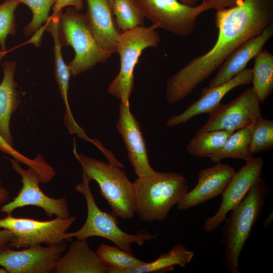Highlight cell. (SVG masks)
<instances>
[{"instance_id": "1", "label": "cell", "mask_w": 273, "mask_h": 273, "mask_svg": "<svg viewBox=\"0 0 273 273\" xmlns=\"http://www.w3.org/2000/svg\"><path fill=\"white\" fill-rule=\"evenodd\" d=\"M218 36L207 53L197 56L169 78L165 98L174 105L190 95L249 39L273 23V0H243L238 6L216 11Z\"/></svg>"}, {"instance_id": "2", "label": "cell", "mask_w": 273, "mask_h": 273, "mask_svg": "<svg viewBox=\"0 0 273 273\" xmlns=\"http://www.w3.org/2000/svg\"><path fill=\"white\" fill-rule=\"evenodd\" d=\"M269 193L264 179L260 177L224 220L221 237L224 247L222 264L230 273L239 272L240 256Z\"/></svg>"}, {"instance_id": "3", "label": "cell", "mask_w": 273, "mask_h": 273, "mask_svg": "<svg viewBox=\"0 0 273 273\" xmlns=\"http://www.w3.org/2000/svg\"><path fill=\"white\" fill-rule=\"evenodd\" d=\"M134 208L141 220L160 221L188 192L187 179L173 172H158L134 182Z\"/></svg>"}, {"instance_id": "4", "label": "cell", "mask_w": 273, "mask_h": 273, "mask_svg": "<svg viewBox=\"0 0 273 273\" xmlns=\"http://www.w3.org/2000/svg\"><path fill=\"white\" fill-rule=\"evenodd\" d=\"M90 180L82 173V181L77 184L75 190L82 194L86 201L87 216L82 227L77 231L66 233L65 240L75 237L77 240H85L91 237H99L108 240L118 248L134 255L131 247L132 243L142 246L146 241L156 238L157 234L139 230L136 234H128L118 226L117 217L112 213L102 211L97 205L92 193Z\"/></svg>"}, {"instance_id": "5", "label": "cell", "mask_w": 273, "mask_h": 273, "mask_svg": "<svg viewBox=\"0 0 273 273\" xmlns=\"http://www.w3.org/2000/svg\"><path fill=\"white\" fill-rule=\"evenodd\" d=\"M73 152L82 167V173L98 184L111 213L122 219L132 218L135 215L134 185L122 168L78 154L75 145Z\"/></svg>"}, {"instance_id": "6", "label": "cell", "mask_w": 273, "mask_h": 273, "mask_svg": "<svg viewBox=\"0 0 273 273\" xmlns=\"http://www.w3.org/2000/svg\"><path fill=\"white\" fill-rule=\"evenodd\" d=\"M59 35L62 46H71L75 53L68 66L71 76H75L104 63L111 56L103 49L94 35L86 14L73 7L62 12L59 19Z\"/></svg>"}, {"instance_id": "7", "label": "cell", "mask_w": 273, "mask_h": 273, "mask_svg": "<svg viewBox=\"0 0 273 273\" xmlns=\"http://www.w3.org/2000/svg\"><path fill=\"white\" fill-rule=\"evenodd\" d=\"M159 25L153 24L122 32L117 43V53L120 67L118 74L108 87V93L119 99L129 101L134 85V70L143 52L149 47H157L161 41L155 30Z\"/></svg>"}, {"instance_id": "8", "label": "cell", "mask_w": 273, "mask_h": 273, "mask_svg": "<svg viewBox=\"0 0 273 273\" xmlns=\"http://www.w3.org/2000/svg\"><path fill=\"white\" fill-rule=\"evenodd\" d=\"M145 17L172 34L184 37L194 30L198 16L210 10L202 2L195 6L178 0H132Z\"/></svg>"}, {"instance_id": "9", "label": "cell", "mask_w": 273, "mask_h": 273, "mask_svg": "<svg viewBox=\"0 0 273 273\" xmlns=\"http://www.w3.org/2000/svg\"><path fill=\"white\" fill-rule=\"evenodd\" d=\"M76 219V216L65 218L56 217L51 220L43 221L7 214L5 218H0V229L12 233L13 238L10 244L12 249L42 244L55 245L65 240L67 231Z\"/></svg>"}, {"instance_id": "10", "label": "cell", "mask_w": 273, "mask_h": 273, "mask_svg": "<svg viewBox=\"0 0 273 273\" xmlns=\"http://www.w3.org/2000/svg\"><path fill=\"white\" fill-rule=\"evenodd\" d=\"M8 160L13 169L21 176L22 186L13 200L1 207V212L11 214L17 208L33 206L42 209L49 217L54 215L63 218L69 217L68 205L65 198L49 197L40 189L41 178L34 169L30 167L24 169L13 158Z\"/></svg>"}, {"instance_id": "11", "label": "cell", "mask_w": 273, "mask_h": 273, "mask_svg": "<svg viewBox=\"0 0 273 273\" xmlns=\"http://www.w3.org/2000/svg\"><path fill=\"white\" fill-rule=\"evenodd\" d=\"M260 101L252 87L245 90L236 99L225 104H220L209 114L207 122L198 132L215 130L235 131L251 127L261 117Z\"/></svg>"}, {"instance_id": "12", "label": "cell", "mask_w": 273, "mask_h": 273, "mask_svg": "<svg viewBox=\"0 0 273 273\" xmlns=\"http://www.w3.org/2000/svg\"><path fill=\"white\" fill-rule=\"evenodd\" d=\"M66 249L64 241L48 246L39 244L20 250L10 249L0 252V267L8 273H52Z\"/></svg>"}, {"instance_id": "13", "label": "cell", "mask_w": 273, "mask_h": 273, "mask_svg": "<svg viewBox=\"0 0 273 273\" xmlns=\"http://www.w3.org/2000/svg\"><path fill=\"white\" fill-rule=\"evenodd\" d=\"M263 163L262 157H252L236 172L221 194L222 197L217 211L204 220L203 229L205 232H214L224 222L228 213L242 201L252 186L261 177Z\"/></svg>"}, {"instance_id": "14", "label": "cell", "mask_w": 273, "mask_h": 273, "mask_svg": "<svg viewBox=\"0 0 273 273\" xmlns=\"http://www.w3.org/2000/svg\"><path fill=\"white\" fill-rule=\"evenodd\" d=\"M116 127L127 151L128 159L138 177L155 174L148 155L146 144L140 123L131 112L129 101H120Z\"/></svg>"}, {"instance_id": "15", "label": "cell", "mask_w": 273, "mask_h": 273, "mask_svg": "<svg viewBox=\"0 0 273 273\" xmlns=\"http://www.w3.org/2000/svg\"><path fill=\"white\" fill-rule=\"evenodd\" d=\"M236 172L234 167L220 162L200 169L197 185L177 204V209L184 211L221 195Z\"/></svg>"}, {"instance_id": "16", "label": "cell", "mask_w": 273, "mask_h": 273, "mask_svg": "<svg viewBox=\"0 0 273 273\" xmlns=\"http://www.w3.org/2000/svg\"><path fill=\"white\" fill-rule=\"evenodd\" d=\"M251 69L245 68L230 80L214 87H205L200 98L181 113L170 117L166 122L168 127L185 123L192 118L204 113L209 114L220 104L223 98L233 89L250 84L252 80Z\"/></svg>"}, {"instance_id": "17", "label": "cell", "mask_w": 273, "mask_h": 273, "mask_svg": "<svg viewBox=\"0 0 273 273\" xmlns=\"http://www.w3.org/2000/svg\"><path fill=\"white\" fill-rule=\"evenodd\" d=\"M272 35L273 23L266 26L259 34L242 44L221 65L208 86L222 84L245 69L248 63L263 49Z\"/></svg>"}, {"instance_id": "18", "label": "cell", "mask_w": 273, "mask_h": 273, "mask_svg": "<svg viewBox=\"0 0 273 273\" xmlns=\"http://www.w3.org/2000/svg\"><path fill=\"white\" fill-rule=\"evenodd\" d=\"M84 1L87 8L86 15L98 43L110 53H116L122 32L116 24L110 0Z\"/></svg>"}, {"instance_id": "19", "label": "cell", "mask_w": 273, "mask_h": 273, "mask_svg": "<svg viewBox=\"0 0 273 273\" xmlns=\"http://www.w3.org/2000/svg\"><path fill=\"white\" fill-rule=\"evenodd\" d=\"M109 267L89 247L87 239L70 245L54 268L55 273H109Z\"/></svg>"}, {"instance_id": "20", "label": "cell", "mask_w": 273, "mask_h": 273, "mask_svg": "<svg viewBox=\"0 0 273 273\" xmlns=\"http://www.w3.org/2000/svg\"><path fill=\"white\" fill-rule=\"evenodd\" d=\"M4 75L0 83V135L13 146V138L10 129L12 115L20 104V98L15 80L16 61L3 64Z\"/></svg>"}, {"instance_id": "21", "label": "cell", "mask_w": 273, "mask_h": 273, "mask_svg": "<svg viewBox=\"0 0 273 273\" xmlns=\"http://www.w3.org/2000/svg\"><path fill=\"white\" fill-rule=\"evenodd\" d=\"M50 16L43 25L44 31L49 32L54 41L55 77L65 105L64 120L70 122L74 120L68 102L69 83L71 75L62 54V46L59 35V19L61 13Z\"/></svg>"}, {"instance_id": "22", "label": "cell", "mask_w": 273, "mask_h": 273, "mask_svg": "<svg viewBox=\"0 0 273 273\" xmlns=\"http://www.w3.org/2000/svg\"><path fill=\"white\" fill-rule=\"evenodd\" d=\"M194 252L185 246L177 244L167 253L156 260L138 267L123 270L120 273H163L174 270L175 265L185 267L192 261Z\"/></svg>"}, {"instance_id": "23", "label": "cell", "mask_w": 273, "mask_h": 273, "mask_svg": "<svg viewBox=\"0 0 273 273\" xmlns=\"http://www.w3.org/2000/svg\"><path fill=\"white\" fill-rule=\"evenodd\" d=\"M252 72V88L263 103L273 91V55L263 49L254 58Z\"/></svg>"}, {"instance_id": "24", "label": "cell", "mask_w": 273, "mask_h": 273, "mask_svg": "<svg viewBox=\"0 0 273 273\" xmlns=\"http://www.w3.org/2000/svg\"><path fill=\"white\" fill-rule=\"evenodd\" d=\"M251 128L245 127L233 132L221 148L209 158L217 163L226 158L247 161L252 157L250 150Z\"/></svg>"}, {"instance_id": "25", "label": "cell", "mask_w": 273, "mask_h": 273, "mask_svg": "<svg viewBox=\"0 0 273 273\" xmlns=\"http://www.w3.org/2000/svg\"><path fill=\"white\" fill-rule=\"evenodd\" d=\"M233 132L222 130L197 132L189 141L186 150L192 156L209 158L221 148Z\"/></svg>"}, {"instance_id": "26", "label": "cell", "mask_w": 273, "mask_h": 273, "mask_svg": "<svg viewBox=\"0 0 273 273\" xmlns=\"http://www.w3.org/2000/svg\"><path fill=\"white\" fill-rule=\"evenodd\" d=\"M96 253L109 267V273H120L123 270L141 266L146 263L116 246L102 244L97 248Z\"/></svg>"}, {"instance_id": "27", "label": "cell", "mask_w": 273, "mask_h": 273, "mask_svg": "<svg viewBox=\"0 0 273 273\" xmlns=\"http://www.w3.org/2000/svg\"><path fill=\"white\" fill-rule=\"evenodd\" d=\"M112 12L118 28L123 32L144 23V18L132 0H110Z\"/></svg>"}, {"instance_id": "28", "label": "cell", "mask_w": 273, "mask_h": 273, "mask_svg": "<svg viewBox=\"0 0 273 273\" xmlns=\"http://www.w3.org/2000/svg\"><path fill=\"white\" fill-rule=\"evenodd\" d=\"M273 147V121L261 117L251 128L250 150L252 154L271 149Z\"/></svg>"}, {"instance_id": "29", "label": "cell", "mask_w": 273, "mask_h": 273, "mask_svg": "<svg viewBox=\"0 0 273 273\" xmlns=\"http://www.w3.org/2000/svg\"><path fill=\"white\" fill-rule=\"evenodd\" d=\"M19 4L27 6L31 10L32 18L24 29V34L30 36L43 26L50 18L49 13L55 0H16Z\"/></svg>"}, {"instance_id": "30", "label": "cell", "mask_w": 273, "mask_h": 273, "mask_svg": "<svg viewBox=\"0 0 273 273\" xmlns=\"http://www.w3.org/2000/svg\"><path fill=\"white\" fill-rule=\"evenodd\" d=\"M19 4L16 0H5L0 4V46L3 52L7 51L8 36L16 33L15 12Z\"/></svg>"}, {"instance_id": "31", "label": "cell", "mask_w": 273, "mask_h": 273, "mask_svg": "<svg viewBox=\"0 0 273 273\" xmlns=\"http://www.w3.org/2000/svg\"><path fill=\"white\" fill-rule=\"evenodd\" d=\"M84 0H55L52 7V16L57 15L62 12V9L66 7H72L78 11L81 10L84 6Z\"/></svg>"}, {"instance_id": "32", "label": "cell", "mask_w": 273, "mask_h": 273, "mask_svg": "<svg viewBox=\"0 0 273 273\" xmlns=\"http://www.w3.org/2000/svg\"><path fill=\"white\" fill-rule=\"evenodd\" d=\"M0 151L7 154L20 163H25L27 157L15 150L13 146L8 144L0 135Z\"/></svg>"}, {"instance_id": "33", "label": "cell", "mask_w": 273, "mask_h": 273, "mask_svg": "<svg viewBox=\"0 0 273 273\" xmlns=\"http://www.w3.org/2000/svg\"><path fill=\"white\" fill-rule=\"evenodd\" d=\"M216 11L231 8L239 5L243 0H200Z\"/></svg>"}, {"instance_id": "34", "label": "cell", "mask_w": 273, "mask_h": 273, "mask_svg": "<svg viewBox=\"0 0 273 273\" xmlns=\"http://www.w3.org/2000/svg\"><path fill=\"white\" fill-rule=\"evenodd\" d=\"M13 238L11 232L4 229L0 230V252L12 249L10 244Z\"/></svg>"}, {"instance_id": "35", "label": "cell", "mask_w": 273, "mask_h": 273, "mask_svg": "<svg viewBox=\"0 0 273 273\" xmlns=\"http://www.w3.org/2000/svg\"><path fill=\"white\" fill-rule=\"evenodd\" d=\"M9 191L5 188H0V204L6 203L9 199Z\"/></svg>"}, {"instance_id": "36", "label": "cell", "mask_w": 273, "mask_h": 273, "mask_svg": "<svg viewBox=\"0 0 273 273\" xmlns=\"http://www.w3.org/2000/svg\"><path fill=\"white\" fill-rule=\"evenodd\" d=\"M272 220H273L272 212H271V213H270L267 216V217H266V219H265V220H264L263 224V228H267L269 227L271 223H272Z\"/></svg>"}, {"instance_id": "37", "label": "cell", "mask_w": 273, "mask_h": 273, "mask_svg": "<svg viewBox=\"0 0 273 273\" xmlns=\"http://www.w3.org/2000/svg\"><path fill=\"white\" fill-rule=\"evenodd\" d=\"M179 1L188 6H196L198 0H179Z\"/></svg>"}, {"instance_id": "38", "label": "cell", "mask_w": 273, "mask_h": 273, "mask_svg": "<svg viewBox=\"0 0 273 273\" xmlns=\"http://www.w3.org/2000/svg\"><path fill=\"white\" fill-rule=\"evenodd\" d=\"M0 273H7V272L3 268L0 267Z\"/></svg>"}, {"instance_id": "39", "label": "cell", "mask_w": 273, "mask_h": 273, "mask_svg": "<svg viewBox=\"0 0 273 273\" xmlns=\"http://www.w3.org/2000/svg\"><path fill=\"white\" fill-rule=\"evenodd\" d=\"M2 187V182H1V180L0 179V188Z\"/></svg>"}]
</instances>
